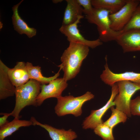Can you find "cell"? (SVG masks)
<instances>
[{
  "mask_svg": "<svg viewBox=\"0 0 140 140\" xmlns=\"http://www.w3.org/2000/svg\"><path fill=\"white\" fill-rule=\"evenodd\" d=\"M89 51V47L86 45L69 42L68 47L61 57V64L58 66L63 71V78L66 81L74 78L78 73L82 61Z\"/></svg>",
  "mask_w": 140,
  "mask_h": 140,
  "instance_id": "obj_1",
  "label": "cell"
},
{
  "mask_svg": "<svg viewBox=\"0 0 140 140\" xmlns=\"http://www.w3.org/2000/svg\"><path fill=\"white\" fill-rule=\"evenodd\" d=\"M41 84L38 81L30 79L26 83L16 87L15 104L11 116L19 119V114L25 107L30 106L37 107L36 99L41 91Z\"/></svg>",
  "mask_w": 140,
  "mask_h": 140,
  "instance_id": "obj_2",
  "label": "cell"
},
{
  "mask_svg": "<svg viewBox=\"0 0 140 140\" xmlns=\"http://www.w3.org/2000/svg\"><path fill=\"white\" fill-rule=\"evenodd\" d=\"M110 12L104 9L94 8L92 14L85 16V18L90 23L96 25L98 32L99 39L107 42L115 40L120 32L113 30L111 28Z\"/></svg>",
  "mask_w": 140,
  "mask_h": 140,
  "instance_id": "obj_3",
  "label": "cell"
},
{
  "mask_svg": "<svg viewBox=\"0 0 140 140\" xmlns=\"http://www.w3.org/2000/svg\"><path fill=\"white\" fill-rule=\"evenodd\" d=\"M94 95L89 92L83 95L74 97L71 95H61L57 98V103L54 108L55 112L59 116L71 114L78 117L82 113V108L86 102L93 99Z\"/></svg>",
  "mask_w": 140,
  "mask_h": 140,
  "instance_id": "obj_4",
  "label": "cell"
},
{
  "mask_svg": "<svg viewBox=\"0 0 140 140\" xmlns=\"http://www.w3.org/2000/svg\"><path fill=\"white\" fill-rule=\"evenodd\" d=\"M118 93L115 97L114 102L116 108L125 113L128 117L131 116L130 110L131 98L137 91L140 90V84L127 80L116 82Z\"/></svg>",
  "mask_w": 140,
  "mask_h": 140,
  "instance_id": "obj_5",
  "label": "cell"
},
{
  "mask_svg": "<svg viewBox=\"0 0 140 140\" xmlns=\"http://www.w3.org/2000/svg\"><path fill=\"white\" fill-rule=\"evenodd\" d=\"M140 3V0H127L125 4L118 11L110 14L111 29L115 31H121L129 22Z\"/></svg>",
  "mask_w": 140,
  "mask_h": 140,
  "instance_id": "obj_6",
  "label": "cell"
},
{
  "mask_svg": "<svg viewBox=\"0 0 140 140\" xmlns=\"http://www.w3.org/2000/svg\"><path fill=\"white\" fill-rule=\"evenodd\" d=\"M111 87V94L109 100L105 105L99 109L91 110L90 115L83 122L82 125L83 129H94L98 125L103 123L102 118L104 115L111 107L115 106L114 100L118 93V89L116 83Z\"/></svg>",
  "mask_w": 140,
  "mask_h": 140,
  "instance_id": "obj_7",
  "label": "cell"
},
{
  "mask_svg": "<svg viewBox=\"0 0 140 140\" xmlns=\"http://www.w3.org/2000/svg\"><path fill=\"white\" fill-rule=\"evenodd\" d=\"M84 18L83 16H79L74 23L68 25H62L59 29V31L67 37L68 41L82 44L92 48L102 45V42L98 38L90 40L86 39L80 33L78 29V24L81 19Z\"/></svg>",
  "mask_w": 140,
  "mask_h": 140,
  "instance_id": "obj_8",
  "label": "cell"
},
{
  "mask_svg": "<svg viewBox=\"0 0 140 140\" xmlns=\"http://www.w3.org/2000/svg\"><path fill=\"white\" fill-rule=\"evenodd\" d=\"M67 81L63 78H57L51 81L48 85H41V91L36 99L37 106H40L46 99L57 98L61 95L68 86Z\"/></svg>",
  "mask_w": 140,
  "mask_h": 140,
  "instance_id": "obj_9",
  "label": "cell"
},
{
  "mask_svg": "<svg viewBox=\"0 0 140 140\" xmlns=\"http://www.w3.org/2000/svg\"><path fill=\"white\" fill-rule=\"evenodd\" d=\"M105 59L106 63L104 66L105 69L100 75L101 80L105 84L111 86L118 81L127 80L140 84V73L125 72L121 73H115L109 68L106 57Z\"/></svg>",
  "mask_w": 140,
  "mask_h": 140,
  "instance_id": "obj_10",
  "label": "cell"
},
{
  "mask_svg": "<svg viewBox=\"0 0 140 140\" xmlns=\"http://www.w3.org/2000/svg\"><path fill=\"white\" fill-rule=\"evenodd\" d=\"M116 41L124 53L140 51V30H132L120 33Z\"/></svg>",
  "mask_w": 140,
  "mask_h": 140,
  "instance_id": "obj_11",
  "label": "cell"
},
{
  "mask_svg": "<svg viewBox=\"0 0 140 140\" xmlns=\"http://www.w3.org/2000/svg\"><path fill=\"white\" fill-rule=\"evenodd\" d=\"M33 125H37L44 128L48 132L52 140H73L77 137L76 133L71 129L65 130L58 129L46 124H43L37 121L33 117L30 120Z\"/></svg>",
  "mask_w": 140,
  "mask_h": 140,
  "instance_id": "obj_12",
  "label": "cell"
},
{
  "mask_svg": "<svg viewBox=\"0 0 140 140\" xmlns=\"http://www.w3.org/2000/svg\"><path fill=\"white\" fill-rule=\"evenodd\" d=\"M8 74L11 82L15 87L24 85L30 79L26 63L23 61L17 62L13 68H9Z\"/></svg>",
  "mask_w": 140,
  "mask_h": 140,
  "instance_id": "obj_13",
  "label": "cell"
},
{
  "mask_svg": "<svg viewBox=\"0 0 140 140\" xmlns=\"http://www.w3.org/2000/svg\"><path fill=\"white\" fill-rule=\"evenodd\" d=\"M9 68L0 60V99H4L15 95L16 87L8 74Z\"/></svg>",
  "mask_w": 140,
  "mask_h": 140,
  "instance_id": "obj_14",
  "label": "cell"
},
{
  "mask_svg": "<svg viewBox=\"0 0 140 140\" xmlns=\"http://www.w3.org/2000/svg\"><path fill=\"white\" fill-rule=\"evenodd\" d=\"M23 1H21L17 4L14 5L12 8L13 12L12 17L13 24L14 30L19 34H24L29 38H31L36 34V29L30 27L21 18L18 12V7Z\"/></svg>",
  "mask_w": 140,
  "mask_h": 140,
  "instance_id": "obj_15",
  "label": "cell"
},
{
  "mask_svg": "<svg viewBox=\"0 0 140 140\" xmlns=\"http://www.w3.org/2000/svg\"><path fill=\"white\" fill-rule=\"evenodd\" d=\"M65 9L62 25H66L76 22L80 16H82L83 8L77 0H66Z\"/></svg>",
  "mask_w": 140,
  "mask_h": 140,
  "instance_id": "obj_16",
  "label": "cell"
},
{
  "mask_svg": "<svg viewBox=\"0 0 140 140\" xmlns=\"http://www.w3.org/2000/svg\"><path fill=\"white\" fill-rule=\"evenodd\" d=\"M31 125H33V124L30 120H21L14 118L12 121L0 127V140H4L5 138L11 135L21 127Z\"/></svg>",
  "mask_w": 140,
  "mask_h": 140,
  "instance_id": "obj_17",
  "label": "cell"
},
{
  "mask_svg": "<svg viewBox=\"0 0 140 140\" xmlns=\"http://www.w3.org/2000/svg\"><path fill=\"white\" fill-rule=\"evenodd\" d=\"M26 65L30 79L35 80L41 85L49 83L51 81L57 78L59 75L60 71L61 70L60 68L59 71L54 76L46 77L43 75L41 67L39 66H33L32 63L29 62L26 63Z\"/></svg>",
  "mask_w": 140,
  "mask_h": 140,
  "instance_id": "obj_18",
  "label": "cell"
},
{
  "mask_svg": "<svg viewBox=\"0 0 140 140\" xmlns=\"http://www.w3.org/2000/svg\"><path fill=\"white\" fill-rule=\"evenodd\" d=\"M127 0H91L93 7L106 10L110 14L115 13L126 3Z\"/></svg>",
  "mask_w": 140,
  "mask_h": 140,
  "instance_id": "obj_19",
  "label": "cell"
},
{
  "mask_svg": "<svg viewBox=\"0 0 140 140\" xmlns=\"http://www.w3.org/2000/svg\"><path fill=\"white\" fill-rule=\"evenodd\" d=\"M110 108L111 111V115L110 117L103 123L113 129L118 124L125 122L128 117L122 111L115 108L114 106H111Z\"/></svg>",
  "mask_w": 140,
  "mask_h": 140,
  "instance_id": "obj_20",
  "label": "cell"
},
{
  "mask_svg": "<svg viewBox=\"0 0 140 140\" xmlns=\"http://www.w3.org/2000/svg\"><path fill=\"white\" fill-rule=\"evenodd\" d=\"M132 30H140V4L136 7L129 21L120 33Z\"/></svg>",
  "mask_w": 140,
  "mask_h": 140,
  "instance_id": "obj_21",
  "label": "cell"
},
{
  "mask_svg": "<svg viewBox=\"0 0 140 140\" xmlns=\"http://www.w3.org/2000/svg\"><path fill=\"white\" fill-rule=\"evenodd\" d=\"M94 130V133L103 140H115L113 129L103 122L98 125Z\"/></svg>",
  "mask_w": 140,
  "mask_h": 140,
  "instance_id": "obj_22",
  "label": "cell"
},
{
  "mask_svg": "<svg viewBox=\"0 0 140 140\" xmlns=\"http://www.w3.org/2000/svg\"><path fill=\"white\" fill-rule=\"evenodd\" d=\"M130 110L131 115L140 116V96L131 99L130 103Z\"/></svg>",
  "mask_w": 140,
  "mask_h": 140,
  "instance_id": "obj_23",
  "label": "cell"
},
{
  "mask_svg": "<svg viewBox=\"0 0 140 140\" xmlns=\"http://www.w3.org/2000/svg\"><path fill=\"white\" fill-rule=\"evenodd\" d=\"M78 3L83 8V13L85 16L89 15L93 13V7L91 0H77Z\"/></svg>",
  "mask_w": 140,
  "mask_h": 140,
  "instance_id": "obj_24",
  "label": "cell"
},
{
  "mask_svg": "<svg viewBox=\"0 0 140 140\" xmlns=\"http://www.w3.org/2000/svg\"><path fill=\"white\" fill-rule=\"evenodd\" d=\"M0 115L3 116L0 117V127L3 125L9 122L7 120L8 117L11 116V113H0Z\"/></svg>",
  "mask_w": 140,
  "mask_h": 140,
  "instance_id": "obj_25",
  "label": "cell"
},
{
  "mask_svg": "<svg viewBox=\"0 0 140 140\" xmlns=\"http://www.w3.org/2000/svg\"><path fill=\"white\" fill-rule=\"evenodd\" d=\"M54 3H58L59 2H62L63 0H53L52 1Z\"/></svg>",
  "mask_w": 140,
  "mask_h": 140,
  "instance_id": "obj_26",
  "label": "cell"
},
{
  "mask_svg": "<svg viewBox=\"0 0 140 140\" xmlns=\"http://www.w3.org/2000/svg\"></svg>",
  "mask_w": 140,
  "mask_h": 140,
  "instance_id": "obj_27",
  "label": "cell"
}]
</instances>
